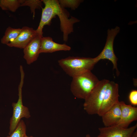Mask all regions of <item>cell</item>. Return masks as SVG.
<instances>
[{"label": "cell", "instance_id": "19", "mask_svg": "<svg viewBox=\"0 0 137 137\" xmlns=\"http://www.w3.org/2000/svg\"><path fill=\"white\" fill-rule=\"evenodd\" d=\"M129 101L133 105H137V91L133 90L130 93L129 95Z\"/></svg>", "mask_w": 137, "mask_h": 137}, {"label": "cell", "instance_id": "2", "mask_svg": "<svg viewBox=\"0 0 137 137\" xmlns=\"http://www.w3.org/2000/svg\"><path fill=\"white\" fill-rule=\"evenodd\" d=\"M70 90L76 98L85 99L99 80L91 71H88L73 77Z\"/></svg>", "mask_w": 137, "mask_h": 137}, {"label": "cell", "instance_id": "22", "mask_svg": "<svg viewBox=\"0 0 137 137\" xmlns=\"http://www.w3.org/2000/svg\"><path fill=\"white\" fill-rule=\"evenodd\" d=\"M23 137H33L32 136H27L26 134Z\"/></svg>", "mask_w": 137, "mask_h": 137}, {"label": "cell", "instance_id": "8", "mask_svg": "<svg viewBox=\"0 0 137 137\" xmlns=\"http://www.w3.org/2000/svg\"><path fill=\"white\" fill-rule=\"evenodd\" d=\"M137 128V123L126 128L117 126L99 127V133L96 137H131Z\"/></svg>", "mask_w": 137, "mask_h": 137}, {"label": "cell", "instance_id": "18", "mask_svg": "<svg viewBox=\"0 0 137 137\" xmlns=\"http://www.w3.org/2000/svg\"><path fill=\"white\" fill-rule=\"evenodd\" d=\"M62 8H70L73 10L77 8L80 3L83 2L80 0H58Z\"/></svg>", "mask_w": 137, "mask_h": 137}, {"label": "cell", "instance_id": "6", "mask_svg": "<svg viewBox=\"0 0 137 137\" xmlns=\"http://www.w3.org/2000/svg\"><path fill=\"white\" fill-rule=\"evenodd\" d=\"M119 31L120 28L117 26L114 28L108 30L105 46L101 53L94 58L97 63L101 59H107L110 61L113 64V69L116 70L117 76L119 75L120 73L117 67L118 58L114 52L113 44L114 38Z\"/></svg>", "mask_w": 137, "mask_h": 137}, {"label": "cell", "instance_id": "15", "mask_svg": "<svg viewBox=\"0 0 137 137\" xmlns=\"http://www.w3.org/2000/svg\"><path fill=\"white\" fill-rule=\"evenodd\" d=\"M22 0H0V7L3 10L15 12L21 6Z\"/></svg>", "mask_w": 137, "mask_h": 137}, {"label": "cell", "instance_id": "9", "mask_svg": "<svg viewBox=\"0 0 137 137\" xmlns=\"http://www.w3.org/2000/svg\"><path fill=\"white\" fill-rule=\"evenodd\" d=\"M21 29L18 36L7 46L23 49L38 34L36 30L32 28L24 26Z\"/></svg>", "mask_w": 137, "mask_h": 137}, {"label": "cell", "instance_id": "4", "mask_svg": "<svg viewBox=\"0 0 137 137\" xmlns=\"http://www.w3.org/2000/svg\"><path fill=\"white\" fill-rule=\"evenodd\" d=\"M109 80H99L84 99L83 109L89 114H97L104 98L107 85Z\"/></svg>", "mask_w": 137, "mask_h": 137}, {"label": "cell", "instance_id": "21", "mask_svg": "<svg viewBox=\"0 0 137 137\" xmlns=\"http://www.w3.org/2000/svg\"><path fill=\"white\" fill-rule=\"evenodd\" d=\"M85 137H91V136L90 134H88L86 135Z\"/></svg>", "mask_w": 137, "mask_h": 137}, {"label": "cell", "instance_id": "20", "mask_svg": "<svg viewBox=\"0 0 137 137\" xmlns=\"http://www.w3.org/2000/svg\"><path fill=\"white\" fill-rule=\"evenodd\" d=\"M131 137H137V130H136L133 133Z\"/></svg>", "mask_w": 137, "mask_h": 137}, {"label": "cell", "instance_id": "1", "mask_svg": "<svg viewBox=\"0 0 137 137\" xmlns=\"http://www.w3.org/2000/svg\"><path fill=\"white\" fill-rule=\"evenodd\" d=\"M59 66L70 76L73 77L91 71L97 63L94 58L69 56L58 60Z\"/></svg>", "mask_w": 137, "mask_h": 137}, {"label": "cell", "instance_id": "3", "mask_svg": "<svg viewBox=\"0 0 137 137\" xmlns=\"http://www.w3.org/2000/svg\"><path fill=\"white\" fill-rule=\"evenodd\" d=\"M21 80L18 88L19 98L16 102H13V114L10 121L9 130L8 134L10 135L15 129L22 118H29L30 115L28 108L24 106L22 102V88L25 76L23 66H20Z\"/></svg>", "mask_w": 137, "mask_h": 137}, {"label": "cell", "instance_id": "14", "mask_svg": "<svg viewBox=\"0 0 137 137\" xmlns=\"http://www.w3.org/2000/svg\"><path fill=\"white\" fill-rule=\"evenodd\" d=\"M21 29L20 28H14L8 27L6 30L4 35L1 39V43L7 45L14 41L20 34Z\"/></svg>", "mask_w": 137, "mask_h": 137}, {"label": "cell", "instance_id": "16", "mask_svg": "<svg viewBox=\"0 0 137 137\" xmlns=\"http://www.w3.org/2000/svg\"><path fill=\"white\" fill-rule=\"evenodd\" d=\"M43 3L42 0H22L21 6L29 7L31 13H33V18L34 19L35 17V10L42 8Z\"/></svg>", "mask_w": 137, "mask_h": 137}, {"label": "cell", "instance_id": "7", "mask_svg": "<svg viewBox=\"0 0 137 137\" xmlns=\"http://www.w3.org/2000/svg\"><path fill=\"white\" fill-rule=\"evenodd\" d=\"M119 86L116 83L109 81L100 108L97 114L101 117L119 101Z\"/></svg>", "mask_w": 137, "mask_h": 137}, {"label": "cell", "instance_id": "10", "mask_svg": "<svg viewBox=\"0 0 137 137\" xmlns=\"http://www.w3.org/2000/svg\"><path fill=\"white\" fill-rule=\"evenodd\" d=\"M121 114L120 120L117 125L123 128H127L130 124L137 119V108L119 101Z\"/></svg>", "mask_w": 137, "mask_h": 137}, {"label": "cell", "instance_id": "17", "mask_svg": "<svg viewBox=\"0 0 137 137\" xmlns=\"http://www.w3.org/2000/svg\"><path fill=\"white\" fill-rule=\"evenodd\" d=\"M26 130L24 122L21 120L15 130L7 137H23L26 135Z\"/></svg>", "mask_w": 137, "mask_h": 137}, {"label": "cell", "instance_id": "11", "mask_svg": "<svg viewBox=\"0 0 137 137\" xmlns=\"http://www.w3.org/2000/svg\"><path fill=\"white\" fill-rule=\"evenodd\" d=\"M38 34L24 49V58L27 64H30L37 59L40 53L41 38Z\"/></svg>", "mask_w": 137, "mask_h": 137}, {"label": "cell", "instance_id": "5", "mask_svg": "<svg viewBox=\"0 0 137 137\" xmlns=\"http://www.w3.org/2000/svg\"><path fill=\"white\" fill-rule=\"evenodd\" d=\"M53 14L54 17H58L60 21V27L63 33V40L67 42L68 35L73 31V25L79 20L71 16L69 18V13L60 5L58 0H54L53 7Z\"/></svg>", "mask_w": 137, "mask_h": 137}, {"label": "cell", "instance_id": "12", "mask_svg": "<svg viewBox=\"0 0 137 137\" xmlns=\"http://www.w3.org/2000/svg\"><path fill=\"white\" fill-rule=\"evenodd\" d=\"M71 47L65 44H60L53 41L50 37L41 38L40 49V53H52L57 51H69Z\"/></svg>", "mask_w": 137, "mask_h": 137}, {"label": "cell", "instance_id": "13", "mask_svg": "<svg viewBox=\"0 0 137 137\" xmlns=\"http://www.w3.org/2000/svg\"><path fill=\"white\" fill-rule=\"evenodd\" d=\"M121 112L119 101L101 116L105 127L117 126L121 117Z\"/></svg>", "mask_w": 137, "mask_h": 137}]
</instances>
